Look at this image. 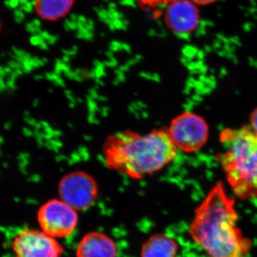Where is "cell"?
<instances>
[{
    "label": "cell",
    "mask_w": 257,
    "mask_h": 257,
    "mask_svg": "<svg viewBox=\"0 0 257 257\" xmlns=\"http://www.w3.org/2000/svg\"><path fill=\"white\" fill-rule=\"evenodd\" d=\"M237 221L234 199L217 183L196 208L189 232L209 257H247L252 242Z\"/></svg>",
    "instance_id": "6da1fadb"
},
{
    "label": "cell",
    "mask_w": 257,
    "mask_h": 257,
    "mask_svg": "<svg viewBox=\"0 0 257 257\" xmlns=\"http://www.w3.org/2000/svg\"><path fill=\"white\" fill-rule=\"evenodd\" d=\"M104 162L111 170L130 178L153 175L177 158L178 149L168 131L121 132L108 138L103 147Z\"/></svg>",
    "instance_id": "7a4b0ae2"
},
{
    "label": "cell",
    "mask_w": 257,
    "mask_h": 257,
    "mask_svg": "<svg viewBox=\"0 0 257 257\" xmlns=\"http://www.w3.org/2000/svg\"><path fill=\"white\" fill-rule=\"evenodd\" d=\"M220 162L231 190L243 200L257 198V135L247 128L222 131Z\"/></svg>",
    "instance_id": "3957f363"
},
{
    "label": "cell",
    "mask_w": 257,
    "mask_h": 257,
    "mask_svg": "<svg viewBox=\"0 0 257 257\" xmlns=\"http://www.w3.org/2000/svg\"><path fill=\"white\" fill-rule=\"evenodd\" d=\"M98 184L87 172L74 171L64 175L58 186L61 200L76 211L92 207L98 197Z\"/></svg>",
    "instance_id": "277c9868"
},
{
    "label": "cell",
    "mask_w": 257,
    "mask_h": 257,
    "mask_svg": "<svg viewBox=\"0 0 257 257\" xmlns=\"http://www.w3.org/2000/svg\"><path fill=\"white\" fill-rule=\"evenodd\" d=\"M77 211L61 199H51L37 213L42 231L55 239L68 237L78 224Z\"/></svg>",
    "instance_id": "5b68a950"
},
{
    "label": "cell",
    "mask_w": 257,
    "mask_h": 257,
    "mask_svg": "<svg viewBox=\"0 0 257 257\" xmlns=\"http://www.w3.org/2000/svg\"><path fill=\"white\" fill-rule=\"evenodd\" d=\"M167 131L177 149L186 152L202 148L209 134L205 121L199 115L190 112L183 113L172 120Z\"/></svg>",
    "instance_id": "8992f818"
},
{
    "label": "cell",
    "mask_w": 257,
    "mask_h": 257,
    "mask_svg": "<svg viewBox=\"0 0 257 257\" xmlns=\"http://www.w3.org/2000/svg\"><path fill=\"white\" fill-rule=\"evenodd\" d=\"M12 247L16 257H61L64 253L59 241L42 230H23L13 239Z\"/></svg>",
    "instance_id": "52a82bcc"
},
{
    "label": "cell",
    "mask_w": 257,
    "mask_h": 257,
    "mask_svg": "<svg viewBox=\"0 0 257 257\" xmlns=\"http://www.w3.org/2000/svg\"><path fill=\"white\" fill-rule=\"evenodd\" d=\"M165 20L172 32L187 35L197 28L200 15L197 5L190 0H173L167 5Z\"/></svg>",
    "instance_id": "ba28073f"
},
{
    "label": "cell",
    "mask_w": 257,
    "mask_h": 257,
    "mask_svg": "<svg viewBox=\"0 0 257 257\" xmlns=\"http://www.w3.org/2000/svg\"><path fill=\"white\" fill-rule=\"evenodd\" d=\"M77 257H116L117 248L110 236L99 231H92L83 236L77 250Z\"/></svg>",
    "instance_id": "9c48e42d"
},
{
    "label": "cell",
    "mask_w": 257,
    "mask_h": 257,
    "mask_svg": "<svg viewBox=\"0 0 257 257\" xmlns=\"http://www.w3.org/2000/svg\"><path fill=\"white\" fill-rule=\"evenodd\" d=\"M179 245L175 239L165 234L152 235L144 243L141 257H176Z\"/></svg>",
    "instance_id": "30bf717a"
},
{
    "label": "cell",
    "mask_w": 257,
    "mask_h": 257,
    "mask_svg": "<svg viewBox=\"0 0 257 257\" xmlns=\"http://www.w3.org/2000/svg\"><path fill=\"white\" fill-rule=\"evenodd\" d=\"M74 3V0H35V10L43 20L55 21L66 16Z\"/></svg>",
    "instance_id": "8fae6325"
},
{
    "label": "cell",
    "mask_w": 257,
    "mask_h": 257,
    "mask_svg": "<svg viewBox=\"0 0 257 257\" xmlns=\"http://www.w3.org/2000/svg\"><path fill=\"white\" fill-rule=\"evenodd\" d=\"M138 1L144 8H147L148 9H154V8H157L159 6L168 5L173 0H138Z\"/></svg>",
    "instance_id": "7c38bea8"
},
{
    "label": "cell",
    "mask_w": 257,
    "mask_h": 257,
    "mask_svg": "<svg viewBox=\"0 0 257 257\" xmlns=\"http://www.w3.org/2000/svg\"><path fill=\"white\" fill-rule=\"evenodd\" d=\"M251 124L252 131L257 135V109L251 114Z\"/></svg>",
    "instance_id": "4fadbf2b"
},
{
    "label": "cell",
    "mask_w": 257,
    "mask_h": 257,
    "mask_svg": "<svg viewBox=\"0 0 257 257\" xmlns=\"http://www.w3.org/2000/svg\"><path fill=\"white\" fill-rule=\"evenodd\" d=\"M192 3H194L196 5H209L211 3H214L216 0H190Z\"/></svg>",
    "instance_id": "5bb4252c"
},
{
    "label": "cell",
    "mask_w": 257,
    "mask_h": 257,
    "mask_svg": "<svg viewBox=\"0 0 257 257\" xmlns=\"http://www.w3.org/2000/svg\"><path fill=\"white\" fill-rule=\"evenodd\" d=\"M1 29H2V23H1V21H0V31H1Z\"/></svg>",
    "instance_id": "9a60e30c"
}]
</instances>
